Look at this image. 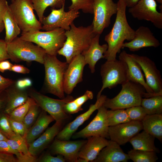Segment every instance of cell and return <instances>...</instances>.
I'll use <instances>...</instances> for the list:
<instances>
[{
  "instance_id": "1",
  "label": "cell",
  "mask_w": 162,
  "mask_h": 162,
  "mask_svg": "<svg viewBox=\"0 0 162 162\" xmlns=\"http://www.w3.org/2000/svg\"><path fill=\"white\" fill-rule=\"evenodd\" d=\"M117 4V11L115 22L111 30L104 38L108 45L104 54V58L107 61L116 59V54L120 52L124 41L132 40L135 35V31L130 26L127 19L126 3L123 0H118Z\"/></svg>"
},
{
  "instance_id": "2",
  "label": "cell",
  "mask_w": 162,
  "mask_h": 162,
  "mask_svg": "<svg viewBox=\"0 0 162 162\" xmlns=\"http://www.w3.org/2000/svg\"><path fill=\"white\" fill-rule=\"evenodd\" d=\"M65 41L57 54L64 57L66 62L69 64L75 56L88 48L97 34L94 32L92 24L86 27H77L73 22L70 30L65 31Z\"/></svg>"
},
{
  "instance_id": "3",
  "label": "cell",
  "mask_w": 162,
  "mask_h": 162,
  "mask_svg": "<svg viewBox=\"0 0 162 162\" xmlns=\"http://www.w3.org/2000/svg\"><path fill=\"white\" fill-rule=\"evenodd\" d=\"M119 93L112 98H106L103 105L111 110L126 109L141 105L143 98L152 97L140 84L127 81L122 85Z\"/></svg>"
},
{
  "instance_id": "4",
  "label": "cell",
  "mask_w": 162,
  "mask_h": 162,
  "mask_svg": "<svg viewBox=\"0 0 162 162\" xmlns=\"http://www.w3.org/2000/svg\"><path fill=\"white\" fill-rule=\"evenodd\" d=\"M43 64L45 70L44 85L46 91L60 99L64 98V77L68 64L59 60L56 55L46 53Z\"/></svg>"
},
{
  "instance_id": "5",
  "label": "cell",
  "mask_w": 162,
  "mask_h": 162,
  "mask_svg": "<svg viewBox=\"0 0 162 162\" xmlns=\"http://www.w3.org/2000/svg\"><path fill=\"white\" fill-rule=\"evenodd\" d=\"M65 31L57 28L50 31H37L32 32H22L20 38L24 40L34 43L43 49L46 53L57 55L66 39Z\"/></svg>"
},
{
  "instance_id": "6",
  "label": "cell",
  "mask_w": 162,
  "mask_h": 162,
  "mask_svg": "<svg viewBox=\"0 0 162 162\" xmlns=\"http://www.w3.org/2000/svg\"><path fill=\"white\" fill-rule=\"evenodd\" d=\"M33 43L18 37L7 43V50L9 59L16 63L36 61L43 64L46 52L42 48Z\"/></svg>"
},
{
  "instance_id": "7",
  "label": "cell",
  "mask_w": 162,
  "mask_h": 162,
  "mask_svg": "<svg viewBox=\"0 0 162 162\" xmlns=\"http://www.w3.org/2000/svg\"><path fill=\"white\" fill-rule=\"evenodd\" d=\"M9 7L22 32L41 29V24L34 14L31 0H15L9 5Z\"/></svg>"
},
{
  "instance_id": "8",
  "label": "cell",
  "mask_w": 162,
  "mask_h": 162,
  "mask_svg": "<svg viewBox=\"0 0 162 162\" xmlns=\"http://www.w3.org/2000/svg\"><path fill=\"white\" fill-rule=\"evenodd\" d=\"M128 68L126 63L120 59L107 61L101 66L100 74L102 86L98 92L97 98L106 88H113L128 81Z\"/></svg>"
},
{
  "instance_id": "9",
  "label": "cell",
  "mask_w": 162,
  "mask_h": 162,
  "mask_svg": "<svg viewBox=\"0 0 162 162\" xmlns=\"http://www.w3.org/2000/svg\"><path fill=\"white\" fill-rule=\"evenodd\" d=\"M28 94L39 107L51 115L56 122H63L69 118V116L65 112L64 106L65 104L74 99L72 96L68 95L63 99H55L32 89L28 90Z\"/></svg>"
},
{
  "instance_id": "10",
  "label": "cell",
  "mask_w": 162,
  "mask_h": 162,
  "mask_svg": "<svg viewBox=\"0 0 162 162\" xmlns=\"http://www.w3.org/2000/svg\"><path fill=\"white\" fill-rule=\"evenodd\" d=\"M117 3L113 0H94L93 14L94 17L92 25L96 34H100L111 23L112 16L116 14Z\"/></svg>"
},
{
  "instance_id": "11",
  "label": "cell",
  "mask_w": 162,
  "mask_h": 162,
  "mask_svg": "<svg viewBox=\"0 0 162 162\" xmlns=\"http://www.w3.org/2000/svg\"><path fill=\"white\" fill-rule=\"evenodd\" d=\"M65 4L59 9L52 8L50 14L44 16L41 22V29L50 31L61 28L65 31L70 29V26L74 20L79 16L78 10H64Z\"/></svg>"
},
{
  "instance_id": "12",
  "label": "cell",
  "mask_w": 162,
  "mask_h": 162,
  "mask_svg": "<svg viewBox=\"0 0 162 162\" xmlns=\"http://www.w3.org/2000/svg\"><path fill=\"white\" fill-rule=\"evenodd\" d=\"M155 0H140L128 12L134 18L140 20H146L152 23L155 27L162 28V13L157 10Z\"/></svg>"
},
{
  "instance_id": "13",
  "label": "cell",
  "mask_w": 162,
  "mask_h": 162,
  "mask_svg": "<svg viewBox=\"0 0 162 162\" xmlns=\"http://www.w3.org/2000/svg\"><path fill=\"white\" fill-rule=\"evenodd\" d=\"M130 55L140 66L148 85L156 95H162V79L160 70L148 57L131 54Z\"/></svg>"
},
{
  "instance_id": "14",
  "label": "cell",
  "mask_w": 162,
  "mask_h": 162,
  "mask_svg": "<svg viewBox=\"0 0 162 162\" xmlns=\"http://www.w3.org/2000/svg\"><path fill=\"white\" fill-rule=\"evenodd\" d=\"M97 110V114L92 121L83 129L74 133L72 136L73 139L87 138L94 136L109 138V126L107 118V109L103 105Z\"/></svg>"
},
{
  "instance_id": "15",
  "label": "cell",
  "mask_w": 162,
  "mask_h": 162,
  "mask_svg": "<svg viewBox=\"0 0 162 162\" xmlns=\"http://www.w3.org/2000/svg\"><path fill=\"white\" fill-rule=\"evenodd\" d=\"M86 65L81 54L75 56L68 64L64 77V93L68 95L71 94L77 85L82 81L84 68Z\"/></svg>"
},
{
  "instance_id": "16",
  "label": "cell",
  "mask_w": 162,
  "mask_h": 162,
  "mask_svg": "<svg viewBox=\"0 0 162 162\" xmlns=\"http://www.w3.org/2000/svg\"><path fill=\"white\" fill-rule=\"evenodd\" d=\"M142 130L141 122L131 121L109 127L108 135L111 140L122 145L129 142L132 138Z\"/></svg>"
},
{
  "instance_id": "17",
  "label": "cell",
  "mask_w": 162,
  "mask_h": 162,
  "mask_svg": "<svg viewBox=\"0 0 162 162\" xmlns=\"http://www.w3.org/2000/svg\"><path fill=\"white\" fill-rule=\"evenodd\" d=\"M87 140H62L56 138L49 146L51 153L62 155L66 161L77 162L78 153Z\"/></svg>"
},
{
  "instance_id": "18",
  "label": "cell",
  "mask_w": 162,
  "mask_h": 162,
  "mask_svg": "<svg viewBox=\"0 0 162 162\" xmlns=\"http://www.w3.org/2000/svg\"><path fill=\"white\" fill-rule=\"evenodd\" d=\"M107 97L101 95L94 104H91L88 109L78 116L73 121L68 123L62 129L56 137L60 140H68L75 133L78 128L90 117L93 113L103 105Z\"/></svg>"
},
{
  "instance_id": "19",
  "label": "cell",
  "mask_w": 162,
  "mask_h": 162,
  "mask_svg": "<svg viewBox=\"0 0 162 162\" xmlns=\"http://www.w3.org/2000/svg\"><path fill=\"white\" fill-rule=\"evenodd\" d=\"M160 45L159 40L148 27L141 26L135 31L134 38L128 42L124 43L122 49L128 48L131 51H136L147 47L156 48Z\"/></svg>"
},
{
  "instance_id": "20",
  "label": "cell",
  "mask_w": 162,
  "mask_h": 162,
  "mask_svg": "<svg viewBox=\"0 0 162 162\" xmlns=\"http://www.w3.org/2000/svg\"><path fill=\"white\" fill-rule=\"evenodd\" d=\"M62 122H58L46 129L39 137L29 144V153L36 157L50 145L59 132L62 130Z\"/></svg>"
},
{
  "instance_id": "21",
  "label": "cell",
  "mask_w": 162,
  "mask_h": 162,
  "mask_svg": "<svg viewBox=\"0 0 162 162\" xmlns=\"http://www.w3.org/2000/svg\"><path fill=\"white\" fill-rule=\"evenodd\" d=\"M119 59L125 62L128 68V81L139 83L145 89L146 92L152 96L156 95L148 85L144 78L141 68L138 64L125 50L120 53Z\"/></svg>"
},
{
  "instance_id": "22",
  "label": "cell",
  "mask_w": 162,
  "mask_h": 162,
  "mask_svg": "<svg viewBox=\"0 0 162 162\" xmlns=\"http://www.w3.org/2000/svg\"><path fill=\"white\" fill-rule=\"evenodd\" d=\"M87 138L86 142L79 151L78 157L86 162H92L101 150L108 144L109 140L98 136H92Z\"/></svg>"
},
{
  "instance_id": "23",
  "label": "cell",
  "mask_w": 162,
  "mask_h": 162,
  "mask_svg": "<svg viewBox=\"0 0 162 162\" xmlns=\"http://www.w3.org/2000/svg\"><path fill=\"white\" fill-rule=\"evenodd\" d=\"M100 35L97 34L93 38L88 48L81 54L83 56L86 64L88 65L91 72H95V65L100 59L104 58V54L108 48L107 44H99Z\"/></svg>"
},
{
  "instance_id": "24",
  "label": "cell",
  "mask_w": 162,
  "mask_h": 162,
  "mask_svg": "<svg viewBox=\"0 0 162 162\" xmlns=\"http://www.w3.org/2000/svg\"><path fill=\"white\" fill-rule=\"evenodd\" d=\"M129 159L128 154L124 152L120 145L110 140L92 162H127Z\"/></svg>"
},
{
  "instance_id": "25",
  "label": "cell",
  "mask_w": 162,
  "mask_h": 162,
  "mask_svg": "<svg viewBox=\"0 0 162 162\" xmlns=\"http://www.w3.org/2000/svg\"><path fill=\"white\" fill-rule=\"evenodd\" d=\"M54 121L51 115L42 110L36 121L28 130L24 137L28 145L39 137Z\"/></svg>"
},
{
  "instance_id": "26",
  "label": "cell",
  "mask_w": 162,
  "mask_h": 162,
  "mask_svg": "<svg viewBox=\"0 0 162 162\" xmlns=\"http://www.w3.org/2000/svg\"><path fill=\"white\" fill-rule=\"evenodd\" d=\"M155 139L154 136L143 130L134 136L129 142L134 149L158 153L160 151L154 145Z\"/></svg>"
},
{
  "instance_id": "27",
  "label": "cell",
  "mask_w": 162,
  "mask_h": 162,
  "mask_svg": "<svg viewBox=\"0 0 162 162\" xmlns=\"http://www.w3.org/2000/svg\"><path fill=\"white\" fill-rule=\"evenodd\" d=\"M141 122L143 130L162 142V114L147 115Z\"/></svg>"
},
{
  "instance_id": "28",
  "label": "cell",
  "mask_w": 162,
  "mask_h": 162,
  "mask_svg": "<svg viewBox=\"0 0 162 162\" xmlns=\"http://www.w3.org/2000/svg\"><path fill=\"white\" fill-rule=\"evenodd\" d=\"M29 95L25 90H19L15 87L8 90L5 113L8 115L14 109L24 103Z\"/></svg>"
},
{
  "instance_id": "29",
  "label": "cell",
  "mask_w": 162,
  "mask_h": 162,
  "mask_svg": "<svg viewBox=\"0 0 162 162\" xmlns=\"http://www.w3.org/2000/svg\"><path fill=\"white\" fill-rule=\"evenodd\" d=\"M5 29L4 40L7 43L13 41L20 34L21 29L10 11L9 6L2 16Z\"/></svg>"
},
{
  "instance_id": "30",
  "label": "cell",
  "mask_w": 162,
  "mask_h": 162,
  "mask_svg": "<svg viewBox=\"0 0 162 162\" xmlns=\"http://www.w3.org/2000/svg\"><path fill=\"white\" fill-rule=\"evenodd\" d=\"M34 10L41 22L46 9L48 7L59 9L65 4V0H31Z\"/></svg>"
},
{
  "instance_id": "31",
  "label": "cell",
  "mask_w": 162,
  "mask_h": 162,
  "mask_svg": "<svg viewBox=\"0 0 162 162\" xmlns=\"http://www.w3.org/2000/svg\"><path fill=\"white\" fill-rule=\"evenodd\" d=\"M141 105L147 115L162 113V95H157L142 99Z\"/></svg>"
},
{
  "instance_id": "32",
  "label": "cell",
  "mask_w": 162,
  "mask_h": 162,
  "mask_svg": "<svg viewBox=\"0 0 162 162\" xmlns=\"http://www.w3.org/2000/svg\"><path fill=\"white\" fill-rule=\"evenodd\" d=\"M107 118L109 126H113L131 121L125 110H107Z\"/></svg>"
},
{
  "instance_id": "33",
  "label": "cell",
  "mask_w": 162,
  "mask_h": 162,
  "mask_svg": "<svg viewBox=\"0 0 162 162\" xmlns=\"http://www.w3.org/2000/svg\"><path fill=\"white\" fill-rule=\"evenodd\" d=\"M130 159L134 162H155L158 158L156 152L132 149L128 152Z\"/></svg>"
},
{
  "instance_id": "34",
  "label": "cell",
  "mask_w": 162,
  "mask_h": 162,
  "mask_svg": "<svg viewBox=\"0 0 162 162\" xmlns=\"http://www.w3.org/2000/svg\"><path fill=\"white\" fill-rule=\"evenodd\" d=\"M35 103L34 100L29 97L24 103L14 109L9 114L7 115L10 118L13 120L22 122L30 107Z\"/></svg>"
},
{
  "instance_id": "35",
  "label": "cell",
  "mask_w": 162,
  "mask_h": 162,
  "mask_svg": "<svg viewBox=\"0 0 162 162\" xmlns=\"http://www.w3.org/2000/svg\"><path fill=\"white\" fill-rule=\"evenodd\" d=\"M6 141L13 149L26 154L31 155L29 152L28 146L25 138L21 135L14 139H8Z\"/></svg>"
},
{
  "instance_id": "36",
  "label": "cell",
  "mask_w": 162,
  "mask_h": 162,
  "mask_svg": "<svg viewBox=\"0 0 162 162\" xmlns=\"http://www.w3.org/2000/svg\"><path fill=\"white\" fill-rule=\"evenodd\" d=\"M71 4L68 7L69 10H81L85 13L93 14L94 0H71Z\"/></svg>"
},
{
  "instance_id": "37",
  "label": "cell",
  "mask_w": 162,
  "mask_h": 162,
  "mask_svg": "<svg viewBox=\"0 0 162 162\" xmlns=\"http://www.w3.org/2000/svg\"><path fill=\"white\" fill-rule=\"evenodd\" d=\"M40 108L36 103L32 105L29 108L22 122L28 130L35 123L40 112Z\"/></svg>"
},
{
  "instance_id": "38",
  "label": "cell",
  "mask_w": 162,
  "mask_h": 162,
  "mask_svg": "<svg viewBox=\"0 0 162 162\" xmlns=\"http://www.w3.org/2000/svg\"><path fill=\"white\" fill-rule=\"evenodd\" d=\"M0 131L8 139H14L20 135L12 130L6 114L0 116Z\"/></svg>"
},
{
  "instance_id": "39",
  "label": "cell",
  "mask_w": 162,
  "mask_h": 162,
  "mask_svg": "<svg viewBox=\"0 0 162 162\" xmlns=\"http://www.w3.org/2000/svg\"><path fill=\"white\" fill-rule=\"evenodd\" d=\"M125 110L131 121L141 122L147 115L145 109L141 105L132 106Z\"/></svg>"
},
{
  "instance_id": "40",
  "label": "cell",
  "mask_w": 162,
  "mask_h": 162,
  "mask_svg": "<svg viewBox=\"0 0 162 162\" xmlns=\"http://www.w3.org/2000/svg\"><path fill=\"white\" fill-rule=\"evenodd\" d=\"M8 117L12 130L15 133L19 134L24 138L28 129L23 123L13 120L8 116Z\"/></svg>"
},
{
  "instance_id": "41",
  "label": "cell",
  "mask_w": 162,
  "mask_h": 162,
  "mask_svg": "<svg viewBox=\"0 0 162 162\" xmlns=\"http://www.w3.org/2000/svg\"><path fill=\"white\" fill-rule=\"evenodd\" d=\"M66 160L62 155L58 154L57 157L52 156L49 153H46L42 154L37 162H65Z\"/></svg>"
},
{
  "instance_id": "42",
  "label": "cell",
  "mask_w": 162,
  "mask_h": 162,
  "mask_svg": "<svg viewBox=\"0 0 162 162\" xmlns=\"http://www.w3.org/2000/svg\"><path fill=\"white\" fill-rule=\"evenodd\" d=\"M65 112L68 115L77 113L83 110L81 106H79L74 100L70 101L65 104L64 106Z\"/></svg>"
},
{
  "instance_id": "43",
  "label": "cell",
  "mask_w": 162,
  "mask_h": 162,
  "mask_svg": "<svg viewBox=\"0 0 162 162\" xmlns=\"http://www.w3.org/2000/svg\"><path fill=\"white\" fill-rule=\"evenodd\" d=\"M93 98V94L91 91L87 90L84 94L74 99V101L80 106L82 105L88 100L92 99Z\"/></svg>"
},
{
  "instance_id": "44",
  "label": "cell",
  "mask_w": 162,
  "mask_h": 162,
  "mask_svg": "<svg viewBox=\"0 0 162 162\" xmlns=\"http://www.w3.org/2000/svg\"><path fill=\"white\" fill-rule=\"evenodd\" d=\"M32 84V81L30 78H26L18 80L15 83V87L20 90H25Z\"/></svg>"
},
{
  "instance_id": "45",
  "label": "cell",
  "mask_w": 162,
  "mask_h": 162,
  "mask_svg": "<svg viewBox=\"0 0 162 162\" xmlns=\"http://www.w3.org/2000/svg\"><path fill=\"white\" fill-rule=\"evenodd\" d=\"M14 83L13 80L5 78L0 75V94Z\"/></svg>"
},
{
  "instance_id": "46",
  "label": "cell",
  "mask_w": 162,
  "mask_h": 162,
  "mask_svg": "<svg viewBox=\"0 0 162 162\" xmlns=\"http://www.w3.org/2000/svg\"><path fill=\"white\" fill-rule=\"evenodd\" d=\"M16 155L17 162H35L37 161L36 157L21 152H19Z\"/></svg>"
},
{
  "instance_id": "47",
  "label": "cell",
  "mask_w": 162,
  "mask_h": 162,
  "mask_svg": "<svg viewBox=\"0 0 162 162\" xmlns=\"http://www.w3.org/2000/svg\"><path fill=\"white\" fill-rule=\"evenodd\" d=\"M7 45L4 40L0 39V62L9 59L7 50Z\"/></svg>"
},
{
  "instance_id": "48",
  "label": "cell",
  "mask_w": 162,
  "mask_h": 162,
  "mask_svg": "<svg viewBox=\"0 0 162 162\" xmlns=\"http://www.w3.org/2000/svg\"><path fill=\"white\" fill-rule=\"evenodd\" d=\"M0 152L10 153L15 155L19 152L12 148L5 140L0 141Z\"/></svg>"
},
{
  "instance_id": "49",
  "label": "cell",
  "mask_w": 162,
  "mask_h": 162,
  "mask_svg": "<svg viewBox=\"0 0 162 162\" xmlns=\"http://www.w3.org/2000/svg\"><path fill=\"white\" fill-rule=\"evenodd\" d=\"M0 162H17L14 154L0 152Z\"/></svg>"
},
{
  "instance_id": "50",
  "label": "cell",
  "mask_w": 162,
  "mask_h": 162,
  "mask_svg": "<svg viewBox=\"0 0 162 162\" xmlns=\"http://www.w3.org/2000/svg\"><path fill=\"white\" fill-rule=\"evenodd\" d=\"M10 71L23 74H28L30 72L29 69L23 65L19 64H13Z\"/></svg>"
},
{
  "instance_id": "51",
  "label": "cell",
  "mask_w": 162,
  "mask_h": 162,
  "mask_svg": "<svg viewBox=\"0 0 162 162\" xmlns=\"http://www.w3.org/2000/svg\"><path fill=\"white\" fill-rule=\"evenodd\" d=\"M13 64L7 60L0 62V71L3 73L7 70H10Z\"/></svg>"
},
{
  "instance_id": "52",
  "label": "cell",
  "mask_w": 162,
  "mask_h": 162,
  "mask_svg": "<svg viewBox=\"0 0 162 162\" xmlns=\"http://www.w3.org/2000/svg\"><path fill=\"white\" fill-rule=\"evenodd\" d=\"M9 6L6 0H0V17H2L3 15Z\"/></svg>"
},
{
  "instance_id": "53",
  "label": "cell",
  "mask_w": 162,
  "mask_h": 162,
  "mask_svg": "<svg viewBox=\"0 0 162 162\" xmlns=\"http://www.w3.org/2000/svg\"><path fill=\"white\" fill-rule=\"evenodd\" d=\"M126 3L127 7H133L136 5L140 0H123Z\"/></svg>"
},
{
  "instance_id": "54",
  "label": "cell",
  "mask_w": 162,
  "mask_h": 162,
  "mask_svg": "<svg viewBox=\"0 0 162 162\" xmlns=\"http://www.w3.org/2000/svg\"><path fill=\"white\" fill-rule=\"evenodd\" d=\"M4 28V25L2 17H0V33L1 32Z\"/></svg>"
},
{
  "instance_id": "55",
  "label": "cell",
  "mask_w": 162,
  "mask_h": 162,
  "mask_svg": "<svg viewBox=\"0 0 162 162\" xmlns=\"http://www.w3.org/2000/svg\"><path fill=\"white\" fill-rule=\"evenodd\" d=\"M6 98H5L4 97L0 96V110L3 105L5 101L6 100Z\"/></svg>"
},
{
  "instance_id": "56",
  "label": "cell",
  "mask_w": 162,
  "mask_h": 162,
  "mask_svg": "<svg viewBox=\"0 0 162 162\" xmlns=\"http://www.w3.org/2000/svg\"><path fill=\"white\" fill-rule=\"evenodd\" d=\"M8 139L0 131V141H6Z\"/></svg>"
},
{
  "instance_id": "57",
  "label": "cell",
  "mask_w": 162,
  "mask_h": 162,
  "mask_svg": "<svg viewBox=\"0 0 162 162\" xmlns=\"http://www.w3.org/2000/svg\"><path fill=\"white\" fill-rule=\"evenodd\" d=\"M155 1L161 4H162V0H155Z\"/></svg>"
},
{
  "instance_id": "58",
  "label": "cell",
  "mask_w": 162,
  "mask_h": 162,
  "mask_svg": "<svg viewBox=\"0 0 162 162\" xmlns=\"http://www.w3.org/2000/svg\"><path fill=\"white\" fill-rule=\"evenodd\" d=\"M11 0V2H12L14 1V0Z\"/></svg>"
}]
</instances>
